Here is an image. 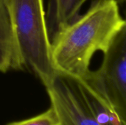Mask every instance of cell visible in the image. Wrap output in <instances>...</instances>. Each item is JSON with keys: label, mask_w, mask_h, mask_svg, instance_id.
Listing matches in <instances>:
<instances>
[{"label": "cell", "mask_w": 126, "mask_h": 125, "mask_svg": "<svg viewBox=\"0 0 126 125\" xmlns=\"http://www.w3.org/2000/svg\"><path fill=\"white\" fill-rule=\"evenodd\" d=\"M115 0H94L86 13L63 27L51 39L54 70L84 79L96 52H106L126 27Z\"/></svg>", "instance_id": "1"}, {"label": "cell", "mask_w": 126, "mask_h": 125, "mask_svg": "<svg viewBox=\"0 0 126 125\" xmlns=\"http://www.w3.org/2000/svg\"><path fill=\"white\" fill-rule=\"evenodd\" d=\"M126 125V123H120V124H119V125Z\"/></svg>", "instance_id": "8"}, {"label": "cell", "mask_w": 126, "mask_h": 125, "mask_svg": "<svg viewBox=\"0 0 126 125\" xmlns=\"http://www.w3.org/2000/svg\"><path fill=\"white\" fill-rule=\"evenodd\" d=\"M87 0H49L46 21L49 39L65 25L77 18L82 5ZM119 4L125 0H115Z\"/></svg>", "instance_id": "6"}, {"label": "cell", "mask_w": 126, "mask_h": 125, "mask_svg": "<svg viewBox=\"0 0 126 125\" xmlns=\"http://www.w3.org/2000/svg\"><path fill=\"white\" fill-rule=\"evenodd\" d=\"M82 80L126 122V27L103 53L100 67Z\"/></svg>", "instance_id": "4"}, {"label": "cell", "mask_w": 126, "mask_h": 125, "mask_svg": "<svg viewBox=\"0 0 126 125\" xmlns=\"http://www.w3.org/2000/svg\"><path fill=\"white\" fill-rule=\"evenodd\" d=\"M10 69L22 67L7 0H0V71Z\"/></svg>", "instance_id": "5"}, {"label": "cell", "mask_w": 126, "mask_h": 125, "mask_svg": "<svg viewBox=\"0 0 126 125\" xmlns=\"http://www.w3.org/2000/svg\"><path fill=\"white\" fill-rule=\"evenodd\" d=\"M44 86L59 125L126 124L82 79L55 71Z\"/></svg>", "instance_id": "2"}, {"label": "cell", "mask_w": 126, "mask_h": 125, "mask_svg": "<svg viewBox=\"0 0 126 125\" xmlns=\"http://www.w3.org/2000/svg\"><path fill=\"white\" fill-rule=\"evenodd\" d=\"M6 125H59L57 116L50 107L45 112L38 114L34 117L8 123Z\"/></svg>", "instance_id": "7"}, {"label": "cell", "mask_w": 126, "mask_h": 125, "mask_svg": "<svg viewBox=\"0 0 126 125\" xmlns=\"http://www.w3.org/2000/svg\"><path fill=\"white\" fill-rule=\"evenodd\" d=\"M22 67L32 72L44 84L55 71L50 57L44 0H7Z\"/></svg>", "instance_id": "3"}]
</instances>
